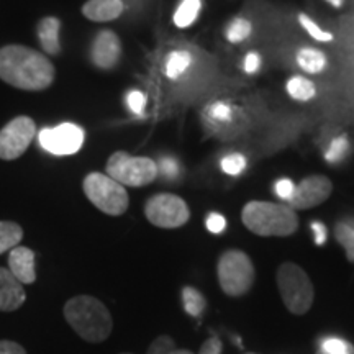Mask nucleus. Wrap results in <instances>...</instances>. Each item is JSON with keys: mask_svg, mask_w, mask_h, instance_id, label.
I'll return each instance as SVG.
<instances>
[{"mask_svg": "<svg viewBox=\"0 0 354 354\" xmlns=\"http://www.w3.org/2000/svg\"><path fill=\"white\" fill-rule=\"evenodd\" d=\"M56 69L46 56L24 46L7 44L0 48V79L20 91H46L55 82Z\"/></svg>", "mask_w": 354, "mask_h": 354, "instance_id": "obj_1", "label": "nucleus"}, {"mask_svg": "<svg viewBox=\"0 0 354 354\" xmlns=\"http://www.w3.org/2000/svg\"><path fill=\"white\" fill-rule=\"evenodd\" d=\"M66 322L87 343H102L113 330L109 308L92 295H76L63 308Z\"/></svg>", "mask_w": 354, "mask_h": 354, "instance_id": "obj_2", "label": "nucleus"}, {"mask_svg": "<svg viewBox=\"0 0 354 354\" xmlns=\"http://www.w3.org/2000/svg\"><path fill=\"white\" fill-rule=\"evenodd\" d=\"M241 220L259 236H290L299 228V216L287 203L250 202L243 209Z\"/></svg>", "mask_w": 354, "mask_h": 354, "instance_id": "obj_3", "label": "nucleus"}, {"mask_svg": "<svg viewBox=\"0 0 354 354\" xmlns=\"http://www.w3.org/2000/svg\"><path fill=\"white\" fill-rule=\"evenodd\" d=\"M276 281L287 310L294 315L307 313L315 297V290L307 272L297 264L284 263L277 269Z\"/></svg>", "mask_w": 354, "mask_h": 354, "instance_id": "obj_4", "label": "nucleus"}, {"mask_svg": "<svg viewBox=\"0 0 354 354\" xmlns=\"http://www.w3.org/2000/svg\"><path fill=\"white\" fill-rule=\"evenodd\" d=\"M82 189L92 205H95L100 212L110 216L123 215L130 205L127 189L102 172L87 174L82 183Z\"/></svg>", "mask_w": 354, "mask_h": 354, "instance_id": "obj_5", "label": "nucleus"}, {"mask_svg": "<svg viewBox=\"0 0 354 354\" xmlns=\"http://www.w3.org/2000/svg\"><path fill=\"white\" fill-rule=\"evenodd\" d=\"M216 274L221 290L230 297H241L254 284L253 261L240 250H230L220 256Z\"/></svg>", "mask_w": 354, "mask_h": 354, "instance_id": "obj_6", "label": "nucleus"}, {"mask_svg": "<svg viewBox=\"0 0 354 354\" xmlns=\"http://www.w3.org/2000/svg\"><path fill=\"white\" fill-rule=\"evenodd\" d=\"M107 176L123 187H143L158 177L156 161L145 156H131L127 151H117L109 158L105 166Z\"/></svg>", "mask_w": 354, "mask_h": 354, "instance_id": "obj_7", "label": "nucleus"}, {"mask_svg": "<svg viewBox=\"0 0 354 354\" xmlns=\"http://www.w3.org/2000/svg\"><path fill=\"white\" fill-rule=\"evenodd\" d=\"M145 216L158 228H179L190 218V210L174 194H156L145 203Z\"/></svg>", "mask_w": 354, "mask_h": 354, "instance_id": "obj_8", "label": "nucleus"}, {"mask_svg": "<svg viewBox=\"0 0 354 354\" xmlns=\"http://www.w3.org/2000/svg\"><path fill=\"white\" fill-rule=\"evenodd\" d=\"M37 136V123L33 118L20 115L0 130V159L15 161L28 149Z\"/></svg>", "mask_w": 354, "mask_h": 354, "instance_id": "obj_9", "label": "nucleus"}, {"mask_svg": "<svg viewBox=\"0 0 354 354\" xmlns=\"http://www.w3.org/2000/svg\"><path fill=\"white\" fill-rule=\"evenodd\" d=\"M39 146L56 156L77 153L84 145V130L74 123H63L56 128H43L38 135Z\"/></svg>", "mask_w": 354, "mask_h": 354, "instance_id": "obj_10", "label": "nucleus"}, {"mask_svg": "<svg viewBox=\"0 0 354 354\" xmlns=\"http://www.w3.org/2000/svg\"><path fill=\"white\" fill-rule=\"evenodd\" d=\"M333 184L326 176H308L295 185L294 196L287 205L294 210H308L320 205L331 196Z\"/></svg>", "mask_w": 354, "mask_h": 354, "instance_id": "obj_11", "label": "nucleus"}, {"mask_svg": "<svg viewBox=\"0 0 354 354\" xmlns=\"http://www.w3.org/2000/svg\"><path fill=\"white\" fill-rule=\"evenodd\" d=\"M122 57V43L112 30H102L94 38L91 48V59L99 69L110 71Z\"/></svg>", "mask_w": 354, "mask_h": 354, "instance_id": "obj_12", "label": "nucleus"}, {"mask_svg": "<svg viewBox=\"0 0 354 354\" xmlns=\"http://www.w3.org/2000/svg\"><path fill=\"white\" fill-rule=\"evenodd\" d=\"M35 254L33 250L26 246H17L8 253V271L21 286L35 284L37 281V269H35Z\"/></svg>", "mask_w": 354, "mask_h": 354, "instance_id": "obj_13", "label": "nucleus"}, {"mask_svg": "<svg viewBox=\"0 0 354 354\" xmlns=\"http://www.w3.org/2000/svg\"><path fill=\"white\" fill-rule=\"evenodd\" d=\"M24 286L6 268H0V312L10 313L25 304Z\"/></svg>", "mask_w": 354, "mask_h": 354, "instance_id": "obj_14", "label": "nucleus"}, {"mask_svg": "<svg viewBox=\"0 0 354 354\" xmlns=\"http://www.w3.org/2000/svg\"><path fill=\"white\" fill-rule=\"evenodd\" d=\"M59 32H61V20L56 17H44L38 21L37 35L38 41L41 44L43 51L50 56H59L61 55V41H59Z\"/></svg>", "mask_w": 354, "mask_h": 354, "instance_id": "obj_15", "label": "nucleus"}, {"mask_svg": "<svg viewBox=\"0 0 354 354\" xmlns=\"http://www.w3.org/2000/svg\"><path fill=\"white\" fill-rule=\"evenodd\" d=\"M122 13V0H87L82 6V15L91 21H112Z\"/></svg>", "mask_w": 354, "mask_h": 354, "instance_id": "obj_16", "label": "nucleus"}, {"mask_svg": "<svg viewBox=\"0 0 354 354\" xmlns=\"http://www.w3.org/2000/svg\"><path fill=\"white\" fill-rule=\"evenodd\" d=\"M24 240V228L15 221L0 220V254L20 246Z\"/></svg>", "mask_w": 354, "mask_h": 354, "instance_id": "obj_17", "label": "nucleus"}, {"mask_svg": "<svg viewBox=\"0 0 354 354\" xmlns=\"http://www.w3.org/2000/svg\"><path fill=\"white\" fill-rule=\"evenodd\" d=\"M201 10L202 0H180L174 17H172V21L177 28H187L197 20Z\"/></svg>", "mask_w": 354, "mask_h": 354, "instance_id": "obj_18", "label": "nucleus"}, {"mask_svg": "<svg viewBox=\"0 0 354 354\" xmlns=\"http://www.w3.org/2000/svg\"><path fill=\"white\" fill-rule=\"evenodd\" d=\"M297 64L302 71L308 74H318L325 69L326 56L320 50H313V48H302L297 53Z\"/></svg>", "mask_w": 354, "mask_h": 354, "instance_id": "obj_19", "label": "nucleus"}, {"mask_svg": "<svg viewBox=\"0 0 354 354\" xmlns=\"http://www.w3.org/2000/svg\"><path fill=\"white\" fill-rule=\"evenodd\" d=\"M335 238L346 253L348 261L354 263V218L339 220L335 227Z\"/></svg>", "mask_w": 354, "mask_h": 354, "instance_id": "obj_20", "label": "nucleus"}, {"mask_svg": "<svg viewBox=\"0 0 354 354\" xmlns=\"http://www.w3.org/2000/svg\"><path fill=\"white\" fill-rule=\"evenodd\" d=\"M287 94H289L292 99L299 102H307L310 99H313L317 94L315 84L308 81L307 77L295 76L289 79V82H287Z\"/></svg>", "mask_w": 354, "mask_h": 354, "instance_id": "obj_21", "label": "nucleus"}, {"mask_svg": "<svg viewBox=\"0 0 354 354\" xmlns=\"http://www.w3.org/2000/svg\"><path fill=\"white\" fill-rule=\"evenodd\" d=\"M183 305L190 317H201L207 307L205 297L194 287L185 286L183 289Z\"/></svg>", "mask_w": 354, "mask_h": 354, "instance_id": "obj_22", "label": "nucleus"}, {"mask_svg": "<svg viewBox=\"0 0 354 354\" xmlns=\"http://www.w3.org/2000/svg\"><path fill=\"white\" fill-rule=\"evenodd\" d=\"M192 57L187 51H174L167 57L166 74L169 79H179L187 71Z\"/></svg>", "mask_w": 354, "mask_h": 354, "instance_id": "obj_23", "label": "nucleus"}, {"mask_svg": "<svg viewBox=\"0 0 354 354\" xmlns=\"http://www.w3.org/2000/svg\"><path fill=\"white\" fill-rule=\"evenodd\" d=\"M349 154V140L346 135L336 136V138L331 141L328 149L325 153V161L330 162V165H339V162L344 161Z\"/></svg>", "mask_w": 354, "mask_h": 354, "instance_id": "obj_24", "label": "nucleus"}, {"mask_svg": "<svg viewBox=\"0 0 354 354\" xmlns=\"http://www.w3.org/2000/svg\"><path fill=\"white\" fill-rule=\"evenodd\" d=\"M253 32V26L245 19H234L225 30V37L230 43H241Z\"/></svg>", "mask_w": 354, "mask_h": 354, "instance_id": "obj_25", "label": "nucleus"}, {"mask_svg": "<svg viewBox=\"0 0 354 354\" xmlns=\"http://www.w3.org/2000/svg\"><path fill=\"white\" fill-rule=\"evenodd\" d=\"M158 176L165 180H177L180 176V165L174 156H161L156 162Z\"/></svg>", "mask_w": 354, "mask_h": 354, "instance_id": "obj_26", "label": "nucleus"}, {"mask_svg": "<svg viewBox=\"0 0 354 354\" xmlns=\"http://www.w3.org/2000/svg\"><path fill=\"white\" fill-rule=\"evenodd\" d=\"M221 171L228 176H240L246 169V158L240 153H232L225 156L220 162Z\"/></svg>", "mask_w": 354, "mask_h": 354, "instance_id": "obj_27", "label": "nucleus"}, {"mask_svg": "<svg viewBox=\"0 0 354 354\" xmlns=\"http://www.w3.org/2000/svg\"><path fill=\"white\" fill-rule=\"evenodd\" d=\"M299 21H300V25H302V28L305 30V32H307L313 39H317V41L328 43V41H331V39H333V35L328 33V32H323L320 26H318L315 21L310 19L308 15H305V13H300Z\"/></svg>", "mask_w": 354, "mask_h": 354, "instance_id": "obj_28", "label": "nucleus"}, {"mask_svg": "<svg viewBox=\"0 0 354 354\" xmlns=\"http://www.w3.org/2000/svg\"><path fill=\"white\" fill-rule=\"evenodd\" d=\"M320 351L326 354H354V346L339 338H326L320 344Z\"/></svg>", "mask_w": 354, "mask_h": 354, "instance_id": "obj_29", "label": "nucleus"}, {"mask_svg": "<svg viewBox=\"0 0 354 354\" xmlns=\"http://www.w3.org/2000/svg\"><path fill=\"white\" fill-rule=\"evenodd\" d=\"M125 102H127V107L130 109L131 113L138 115V117L143 115V110H145V105H146V97H145L143 92L133 88V91H130L127 94Z\"/></svg>", "mask_w": 354, "mask_h": 354, "instance_id": "obj_30", "label": "nucleus"}, {"mask_svg": "<svg viewBox=\"0 0 354 354\" xmlns=\"http://www.w3.org/2000/svg\"><path fill=\"white\" fill-rule=\"evenodd\" d=\"M295 192V184L294 180L287 179V177H282V179L276 180V184H274V194L281 198V201H284L286 203L290 201L292 196H294Z\"/></svg>", "mask_w": 354, "mask_h": 354, "instance_id": "obj_31", "label": "nucleus"}, {"mask_svg": "<svg viewBox=\"0 0 354 354\" xmlns=\"http://www.w3.org/2000/svg\"><path fill=\"white\" fill-rule=\"evenodd\" d=\"M172 349H174V342H172V338L162 335L154 339L146 354H169Z\"/></svg>", "mask_w": 354, "mask_h": 354, "instance_id": "obj_32", "label": "nucleus"}, {"mask_svg": "<svg viewBox=\"0 0 354 354\" xmlns=\"http://www.w3.org/2000/svg\"><path fill=\"white\" fill-rule=\"evenodd\" d=\"M212 118L218 122H230L232 120V109H230L228 104H223V102H216V104L212 105L210 109Z\"/></svg>", "mask_w": 354, "mask_h": 354, "instance_id": "obj_33", "label": "nucleus"}, {"mask_svg": "<svg viewBox=\"0 0 354 354\" xmlns=\"http://www.w3.org/2000/svg\"><path fill=\"white\" fill-rule=\"evenodd\" d=\"M205 225H207V230H209L210 233L220 234L225 228H227V220H225V216L220 214H210L209 216H207Z\"/></svg>", "mask_w": 354, "mask_h": 354, "instance_id": "obj_34", "label": "nucleus"}, {"mask_svg": "<svg viewBox=\"0 0 354 354\" xmlns=\"http://www.w3.org/2000/svg\"><path fill=\"white\" fill-rule=\"evenodd\" d=\"M0 354H26V349L17 342L0 339Z\"/></svg>", "mask_w": 354, "mask_h": 354, "instance_id": "obj_35", "label": "nucleus"}, {"mask_svg": "<svg viewBox=\"0 0 354 354\" xmlns=\"http://www.w3.org/2000/svg\"><path fill=\"white\" fill-rule=\"evenodd\" d=\"M312 232H313V238H315V245H318V246L325 245L326 236H328V232H326V227L322 223V221H313Z\"/></svg>", "mask_w": 354, "mask_h": 354, "instance_id": "obj_36", "label": "nucleus"}, {"mask_svg": "<svg viewBox=\"0 0 354 354\" xmlns=\"http://www.w3.org/2000/svg\"><path fill=\"white\" fill-rule=\"evenodd\" d=\"M259 66H261V57H259L258 53H254V51L248 53L246 57H245V64H243V68H245L246 73L248 74H254L256 71L259 69Z\"/></svg>", "mask_w": 354, "mask_h": 354, "instance_id": "obj_37", "label": "nucleus"}, {"mask_svg": "<svg viewBox=\"0 0 354 354\" xmlns=\"http://www.w3.org/2000/svg\"><path fill=\"white\" fill-rule=\"evenodd\" d=\"M221 349H223V344L218 338H209L202 344L198 354H221Z\"/></svg>", "mask_w": 354, "mask_h": 354, "instance_id": "obj_38", "label": "nucleus"}, {"mask_svg": "<svg viewBox=\"0 0 354 354\" xmlns=\"http://www.w3.org/2000/svg\"><path fill=\"white\" fill-rule=\"evenodd\" d=\"M326 2L331 3V6H333L335 8H339V7L343 6V2H344V0H326Z\"/></svg>", "mask_w": 354, "mask_h": 354, "instance_id": "obj_39", "label": "nucleus"}, {"mask_svg": "<svg viewBox=\"0 0 354 354\" xmlns=\"http://www.w3.org/2000/svg\"><path fill=\"white\" fill-rule=\"evenodd\" d=\"M169 354H194V353L189 351V349H172Z\"/></svg>", "mask_w": 354, "mask_h": 354, "instance_id": "obj_40", "label": "nucleus"}, {"mask_svg": "<svg viewBox=\"0 0 354 354\" xmlns=\"http://www.w3.org/2000/svg\"><path fill=\"white\" fill-rule=\"evenodd\" d=\"M317 354H326V353H323V351H320V349H318V351H317Z\"/></svg>", "mask_w": 354, "mask_h": 354, "instance_id": "obj_41", "label": "nucleus"}, {"mask_svg": "<svg viewBox=\"0 0 354 354\" xmlns=\"http://www.w3.org/2000/svg\"><path fill=\"white\" fill-rule=\"evenodd\" d=\"M246 354H256V353H246Z\"/></svg>", "mask_w": 354, "mask_h": 354, "instance_id": "obj_42", "label": "nucleus"}, {"mask_svg": "<svg viewBox=\"0 0 354 354\" xmlns=\"http://www.w3.org/2000/svg\"><path fill=\"white\" fill-rule=\"evenodd\" d=\"M122 354H131V353H122Z\"/></svg>", "mask_w": 354, "mask_h": 354, "instance_id": "obj_43", "label": "nucleus"}]
</instances>
